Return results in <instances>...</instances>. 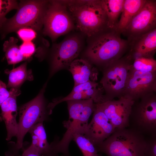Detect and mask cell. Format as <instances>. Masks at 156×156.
I'll return each instance as SVG.
<instances>
[{"label": "cell", "mask_w": 156, "mask_h": 156, "mask_svg": "<svg viewBox=\"0 0 156 156\" xmlns=\"http://www.w3.org/2000/svg\"><path fill=\"white\" fill-rule=\"evenodd\" d=\"M20 156H40L36 150L31 146L25 150Z\"/></svg>", "instance_id": "4dcf8cb0"}, {"label": "cell", "mask_w": 156, "mask_h": 156, "mask_svg": "<svg viewBox=\"0 0 156 156\" xmlns=\"http://www.w3.org/2000/svg\"><path fill=\"white\" fill-rule=\"evenodd\" d=\"M18 4L16 0H0V30L7 20L6 14L13 9H18Z\"/></svg>", "instance_id": "d4e9b609"}, {"label": "cell", "mask_w": 156, "mask_h": 156, "mask_svg": "<svg viewBox=\"0 0 156 156\" xmlns=\"http://www.w3.org/2000/svg\"><path fill=\"white\" fill-rule=\"evenodd\" d=\"M156 1L146 0L122 32L129 41L135 40L142 35L156 28Z\"/></svg>", "instance_id": "30bf717a"}, {"label": "cell", "mask_w": 156, "mask_h": 156, "mask_svg": "<svg viewBox=\"0 0 156 156\" xmlns=\"http://www.w3.org/2000/svg\"><path fill=\"white\" fill-rule=\"evenodd\" d=\"M134 44L128 54L131 60L136 58H154L156 51V29L132 42Z\"/></svg>", "instance_id": "9a60e30c"}, {"label": "cell", "mask_w": 156, "mask_h": 156, "mask_svg": "<svg viewBox=\"0 0 156 156\" xmlns=\"http://www.w3.org/2000/svg\"><path fill=\"white\" fill-rule=\"evenodd\" d=\"M115 30L109 29L91 38L85 52L92 63L103 68L122 57L128 42L121 38Z\"/></svg>", "instance_id": "7a4b0ae2"}, {"label": "cell", "mask_w": 156, "mask_h": 156, "mask_svg": "<svg viewBox=\"0 0 156 156\" xmlns=\"http://www.w3.org/2000/svg\"><path fill=\"white\" fill-rule=\"evenodd\" d=\"M102 88L97 87L90 89L74 93H70L66 96L53 101L47 105V108L50 114L55 106L62 102L72 100L92 99L95 103L102 102L104 100V95Z\"/></svg>", "instance_id": "ac0fdd59"}, {"label": "cell", "mask_w": 156, "mask_h": 156, "mask_svg": "<svg viewBox=\"0 0 156 156\" xmlns=\"http://www.w3.org/2000/svg\"><path fill=\"white\" fill-rule=\"evenodd\" d=\"M146 1V0H125L120 18L114 30L119 34L122 33Z\"/></svg>", "instance_id": "d6986e66"}, {"label": "cell", "mask_w": 156, "mask_h": 156, "mask_svg": "<svg viewBox=\"0 0 156 156\" xmlns=\"http://www.w3.org/2000/svg\"><path fill=\"white\" fill-rule=\"evenodd\" d=\"M8 156H14V155H7Z\"/></svg>", "instance_id": "1f68e13d"}, {"label": "cell", "mask_w": 156, "mask_h": 156, "mask_svg": "<svg viewBox=\"0 0 156 156\" xmlns=\"http://www.w3.org/2000/svg\"><path fill=\"white\" fill-rule=\"evenodd\" d=\"M156 92V72H144L130 69L123 96L135 101Z\"/></svg>", "instance_id": "7c38bea8"}, {"label": "cell", "mask_w": 156, "mask_h": 156, "mask_svg": "<svg viewBox=\"0 0 156 156\" xmlns=\"http://www.w3.org/2000/svg\"><path fill=\"white\" fill-rule=\"evenodd\" d=\"M98 86V83L95 81H89L74 86L73 88L70 93L73 94L86 90Z\"/></svg>", "instance_id": "f1b7e54d"}, {"label": "cell", "mask_w": 156, "mask_h": 156, "mask_svg": "<svg viewBox=\"0 0 156 156\" xmlns=\"http://www.w3.org/2000/svg\"><path fill=\"white\" fill-rule=\"evenodd\" d=\"M134 101L123 96L117 100L113 99L96 104L115 129H121L130 127L129 117Z\"/></svg>", "instance_id": "8fae6325"}, {"label": "cell", "mask_w": 156, "mask_h": 156, "mask_svg": "<svg viewBox=\"0 0 156 156\" xmlns=\"http://www.w3.org/2000/svg\"><path fill=\"white\" fill-rule=\"evenodd\" d=\"M48 2V0L21 1L16 14L7 19L1 29L2 38H4L7 34L23 27L40 31Z\"/></svg>", "instance_id": "277c9868"}, {"label": "cell", "mask_w": 156, "mask_h": 156, "mask_svg": "<svg viewBox=\"0 0 156 156\" xmlns=\"http://www.w3.org/2000/svg\"><path fill=\"white\" fill-rule=\"evenodd\" d=\"M32 138L31 145L40 156H53L51 144L48 142L43 122L38 123L29 131Z\"/></svg>", "instance_id": "e0dca14e"}, {"label": "cell", "mask_w": 156, "mask_h": 156, "mask_svg": "<svg viewBox=\"0 0 156 156\" xmlns=\"http://www.w3.org/2000/svg\"><path fill=\"white\" fill-rule=\"evenodd\" d=\"M131 62L127 55L103 68V76L100 83L105 93L104 101L123 96Z\"/></svg>", "instance_id": "8992f818"}, {"label": "cell", "mask_w": 156, "mask_h": 156, "mask_svg": "<svg viewBox=\"0 0 156 156\" xmlns=\"http://www.w3.org/2000/svg\"><path fill=\"white\" fill-rule=\"evenodd\" d=\"M73 18L63 0L49 1L43 20L42 33L53 41L72 30Z\"/></svg>", "instance_id": "52a82bcc"}, {"label": "cell", "mask_w": 156, "mask_h": 156, "mask_svg": "<svg viewBox=\"0 0 156 156\" xmlns=\"http://www.w3.org/2000/svg\"><path fill=\"white\" fill-rule=\"evenodd\" d=\"M115 129L105 114L95 103L92 118L84 133L96 147L114 131Z\"/></svg>", "instance_id": "4fadbf2b"}, {"label": "cell", "mask_w": 156, "mask_h": 156, "mask_svg": "<svg viewBox=\"0 0 156 156\" xmlns=\"http://www.w3.org/2000/svg\"><path fill=\"white\" fill-rule=\"evenodd\" d=\"M149 138L144 156H156V135L149 136Z\"/></svg>", "instance_id": "83f0119b"}, {"label": "cell", "mask_w": 156, "mask_h": 156, "mask_svg": "<svg viewBox=\"0 0 156 156\" xmlns=\"http://www.w3.org/2000/svg\"><path fill=\"white\" fill-rule=\"evenodd\" d=\"M125 0H101L102 7L107 15L109 29L114 30L118 18L121 14Z\"/></svg>", "instance_id": "44dd1931"}, {"label": "cell", "mask_w": 156, "mask_h": 156, "mask_svg": "<svg viewBox=\"0 0 156 156\" xmlns=\"http://www.w3.org/2000/svg\"><path fill=\"white\" fill-rule=\"evenodd\" d=\"M47 83L44 85L35 97L19 108L18 131L14 148L15 151L22 148L25 135L34 125L47 120L48 116L50 114L44 96Z\"/></svg>", "instance_id": "5b68a950"}, {"label": "cell", "mask_w": 156, "mask_h": 156, "mask_svg": "<svg viewBox=\"0 0 156 156\" xmlns=\"http://www.w3.org/2000/svg\"></svg>", "instance_id": "d6a6232c"}, {"label": "cell", "mask_w": 156, "mask_h": 156, "mask_svg": "<svg viewBox=\"0 0 156 156\" xmlns=\"http://www.w3.org/2000/svg\"><path fill=\"white\" fill-rule=\"evenodd\" d=\"M130 69L144 72H156V61L154 58H136L131 60Z\"/></svg>", "instance_id": "cb8c5ba5"}, {"label": "cell", "mask_w": 156, "mask_h": 156, "mask_svg": "<svg viewBox=\"0 0 156 156\" xmlns=\"http://www.w3.org/2000/svg\"><path fill=\"white\" fill-rule=\"evenodd\" d=\"M18 41L16 38L11 37L3 44V51L9 64H15L25 60L17 44Z\"/></svg>", "instance_id": "7402d4cb"}, {"label": "cell", "mask_w": 156, "mask_h": 156, "mask_svg": "<svg viewBox=\"0 0 156 156\" xmlns=\"http://www.w3.org/2000/svg\"><path fill=\"white\" fill-rule=\"evenodd\" d=\"M68 68L73 75L74 86L89 81H96L97 79L98 73L97 68L86 60L75 59Z\"/></svg>", "instance_id": "2e32d148"}, {"label": "cell", "mask_w": 156, "mask_h": 156, "mask_svg": "<svg viewBox=\"0 0 156 156\" xmlns=\"http://www.w3.org/2000/svg\"><path fill=\"white\" fill-rule=\"evenodd\" d=\"M5 72L9 75L7 87L11 88L19 89L20 86L26 81H31L34 79L31 70L27 69V62L11 70L6 69Z\"/></svg>", "instance_id": "ffe728a7"}, {"label": "cell", "mask_w": 156, "mask_h": 156, "mask_svg": "<svg viewBox=\"0 0 156 156\" xmlns=\"http://www.w3.org/2000/svg\"><path fill=\"white\" fill-rule=\"evenodd\" d=\"M83 38L78 34L67 36L61 42L53 45L50 75L68 67L77 57L83 46Z\"/></svg>", "instance_id": "9c48e42d"}, {"label": "cell", "mask_w": 156, "mask_h": 156, "mask_svg": "<svg viewBox=\"0 0 156 156\" xmlns=\"http://www.w3.org/2000/svg\"><path fill=\"white\" fill-rule=\"evenodd\" d=\"M10 95L0 105L1 112L0 120L4 122L7 134L6 140L9 141L16 137L18 131V123L16 120L17 114L16 98L21 94L19 88H11Z\"/></svg>", "instance_id": "5bb4252c"}, {"label": "cell", "mask_w": 156, "mask_h": 156, "mask_svg": "<svg viewBox=\"0 0 156 156\" xmlns=\"http://www.w3.org/2000/svg\"><path fill=\"white\" fill-rule=\"evenodd\" d=\"M5 83L0 80V105L10 96V92Z\"/></svg>", "instance_id": "f546056e"}, {"label": "cell", "mask_w": 156, "mask_h": 156, "mask_svg": "<svg viewBox=\"0 0 156 156\" xmlns=\"http://www.w3.org/2000/svg\"><path fill=\"white\" fill-rule=\"evenodd\" d=\"M147 142L145 135L129 127L115 129L96 148L107 156H144Z\"/></svg>", "instance_id": "3957f363"}, {"label": "cell", "mask_w": 156, "mask_h": 156, "mask_svg": "<svg viewBox=\"0 0 156 156\" xmlns=\"http://www.w3.org/2000/svg\"><path fill=\"white\" fill-rule=\"evenodd\" d=\"M19 47L25 60L29 59L36 51L35 45L32 41L23 42Z\"/></svg>", "instance_id": "4316f807"}, {"label": "cell", "mask_w": 156, "mask_h": 156, "mask_svg": "<svg viewBox=\"0 0 156 156\" xmlns=\"http://www.w3.org/2000/svg\"><path fill=\"white\" fill-rule=\"evenodd\" d=\"M73 140L75 142L83 156H101L98 153L95 146L84 132H78L73 135Z\"/></svg>", "instance_id": "603a6c76"}, {"label": "cell", "mask_w": 156, "mask_h": 156, "mask_svg": "<svg viewBox=\"0 0 156 156\" xmlns=\"http://www.w3.org/2000/svg\"><path fill=\"white\" fill-rule=\"evenodd\" d=\"M19 37L23 42L31 41L37 36L36 31L34 29L28 27H23L16 31Z\"/></svg>", "instance_id": "484cf974"}, {"label": "cell", "mask_w": 156, "mask_h": 156, "mask_svg": "<svg viewBox=\"0 0 156 156\" xmlns=\"http://www.w3.org/2000/svg\"><path fill=\"white\" fill-rule=\"evenodd\" d=\"M130 127L144 135H156V92L135 101L129 117Z\"/></svg>", "instance_id": "ba28073f"}, {"label": "cell", "mask_w": 156, "mask_h": 156, "mask_svg": "<svg viewBox=\"0 0 156 156\" xmlns=\"http://www.w3.org/2000/svg\"><path fill=\"white\" fill-rule=\"evenodd\" d=\"M75 26L90 38L109 29L107 15L101 0H63Z\"/></svg>", "instance_id": "6da1fadb"}]
</instances>
